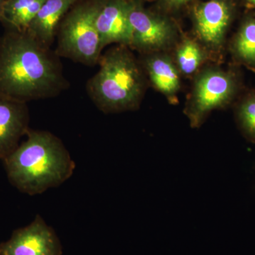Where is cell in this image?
Here are the masks:
<instances>
[{"instance_id":"1","label":"cell","mask_w":255,"mask_h":255,"mask_svg":"<svg viewBox=\"0 0 255 255\" xmlns=\"http://www.w3.org/2000/svg\"><path fill=\"white\" fill-rule=\"evenodd\" d=\"M60 57L27 32L6 29L0 37V96L27 103L68 88Z\"/></svg>"},{"instance_id":"2","label":"cell","mask_w":255,"mask_h":255,"mask_svg":"<svg viewBox=\"0 0 255 255\" xmlns=\"http://www.w3.org/2000/svg\"><path fill=\"white\" fill-rule=\"evenodd\" d=\"M26 135V140L3 159L14 187L34 196L71 177L76 164L60 138L48 131L30 129Z\"/></svg>"},{"instance_id":"3","label":"cell","mask_w":255,"mask_h":255,"mask_svg":"<svg viewBox=\"0 0 255 255\" xmlns=\"http://www.w3.org/2000/svg\"><path fill=\"white\" fill-rule=\"evenodd\" d=\"M98 64L100 69L86 87L96 107L105 114L138 109L145 92V75L130 48H111L101 55Z\"/></svg>"},{"instance_id":"4","label":"cell","mask_w":255,"mask_h":255,"mask_svg":"<svg viewBox=\"0 0 255 255\" xmlns=\"http://www.w3.org/2000/svg\"><path fill=\"white\" fill-rule=\"evenodd\" d=\"M101 0H87L74 5L57 31L55 53L87 65L98 64L102 48L96 26Z\"/></svg>"},{"instance_id":"5","label":"cell","mask_w":255,"mask_h":255,"mask_svg":"<svg viewBox=\"0 0 255 255\" xmlns=\"http://www.w3.org/2000/svg\"><path fill=\"white\" fill-rule=\"evenodd\" d=\"M237 90L236 78L231 72L216 66L202 69L194 79L184 113L192 128H199L213 111L231 103Z\"/></svg>"},{"instance_id":"6","label":"cell","mask_w":255,"mask_h":255,"mask_svg":"<svg viewBox=\"0 0 255 255\" xmlns=\"http://www.w3.org/2000/svg\"><path fill=\"white\" fill-rule=\"evenodd\" d=\"M129 19L132 28L129 48L141 55L164 53L176 44L177 33L172 25L165 19L147 12L135 2Z\"/></svg>"},{"instance_id":"7","label":"cell","mask_w":255,"mask_h":255,"mask_svg":"<svg viewBox=\"0 0 255 255\" xmlns=\"http://www.w3.org/2000/svg\"><path fill=\"white\" fill-rule=\"evenodd\" d=\"M231 16V7L225 0H210L194 9L195 39L210 56H216L222 50Z\"/></svg>"},{"instance_id":"8","label":"cell","mask_w":255,"mask_h":255,"mask_svg":"<svg viewBox=\"0 0 255 255\" xmlns=\"http://www.w3.org/2000/svg\"><path fill=\"white\" fill-rule=\"evenodd\" d=\"M63 248L54 230L38 215L28 226L16 230L0 244V255H62Z\"/></svg>"},{"instance_id":"9","label":"cell","mask_w":255,"mask_h":255,"mask_svg":"<svg viewBox=\"0 0 255 255\" xmlns=\"http://www.w3.org/2000/svg\"><path fill=\"white\" fill-rule=\"evenodd\" d=\"M133 4L128 0H101L96 26L102 50L111 44L130 46L132 28L129 14Z\"/></svg>"},{"instance_id":"10","label":"cell","mask_w":255,"mask_h":255,"mask_svg":"<svg viewBox=\"0 0 255 255\" xmlns=\"http://www.w3.org/2000/svg\"><path fill=\"white\" fill-rule=\"evenodd\" d=\"M29 112L26 103L0 96V159H4L26 135Z\"/></svg>"},{"instance_id":"11","label":"cell","mask_w":255,"mask_h":255,"mask_svg":"<svg viewBox=\"0 0 255 255\" xmlns=\"http://www.w3.org/2000/svg\"><path fill=\"white\" fill-rule=\"evenodd\" d=\"M141 65L154 88L169 102H177L180 89V73L174 60L164 53L143 55Z\"/></svg>"},{"instance_id":"12","label":"cell","mask_w":255,"mask_h":255,"mask_svg":"<svg viewBox=\"0 0 255 255\" xmlns=\"http://www.w3.org/2000/svg\"><path fill=\"white\" fill-rule=\"evenodd\" d=\"M79 0H46L26 31L43 46L50 48L60 22Z\"/></svg>"},{"instance_id":"13","label":"cell","mask_w":255,"mask_h":255,"mask_svg":"<svg viewBox=\"0 0 255 255\" xmlns=\"http://www.w3.org/2000/svg\"><path fill=\"white\" fill-rule=\"evenodd\" d=\"M46 0H4L0 21L6 29L26 32Z\"/></svg>"},{"instance_id":"14","label":"cell","mask_w":255,"mask_h":255,"mask_svg":"<svg viewBox=\"0 0 255 255\" xmlns=\"http://www.w3.org/2000/svg\"><path fill=\"white\" fill-rule=\"evenodd\" d=\"M209 56L195 38H184L177 44L174 61L180 74L191 76L197 73Z\"/></svg>"},{"instance_id":"15","label":"cell","mask_w":255,"mask_h":255,"mask_svg":"<svg viewBox=\"0 0 255 255\" xmlns=\"http://www.w3.org/2000/svg\"><path fill=\"white\" fill-rule=\"evenodd\" d=\"M233 50L238 60L255 68V20H248L242 26L233 41Z\"/></svg>"},{"instance_id":"16","label":"cell","mask_w":255,"mask_h":255,"mask_svg":"<svg viewBox=\"0 0 255 255\" xmlns=\"http://www.w3.org/2000/svg\"><path fill=\"white\" fill-rule=\"evenodd\" d=\"M236 117L245 136L255 142V96L248 97L240 104Z\"/></svg>"},{"instance_id":"17","label":"cell","mask_w":255,"mask_h":255,"mask_svg":"<svg viewBox=\"0 0 255 255\" xmlns=\"http://www.w3.org/2000/svg\"><path fill=\"white\" fill-rule=\"evenodd\" d=\"M167 1L171 6H177L187 2L189 0H167Z\"/></svg>"},{"instance_id":"18","label":"cell","mask_w":255,"mask_h":255,"mask_svg":"<svg viewBox=\"0 0 255 255\" xmlns=\"http://www.w3.org/2000/svg\"><path fill=\"white\" fill-rule=\"evenodd\" d=\"M4 0H0V19L2 15L3 6H4Z\"/></svg>"},{"instance_id":"19","label":"cell","mask_w":255,"mask_h":255,"mask_svg":"<svg viewBox=\"0 0 255 255\" xmlns=\"http://www.w3.org/2000/svg\"><path fill=\"white\" fill-rule=\"evenodd\" d=\"M250 2L253 3V4H255V0H248Z\"/></svg>"}]
</instances>
